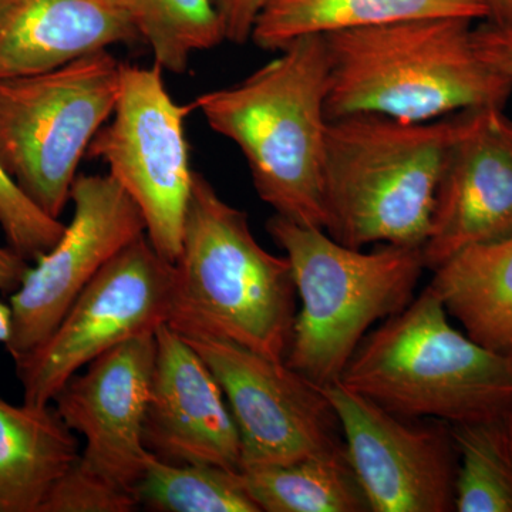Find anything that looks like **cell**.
Here are the masks:
<instances>
[{
	"mask_svg": "<svg viewBox=\"0 0 512 512\" xmlns=\"http://www.w3.org/2000/svg\"><path fill=\"white\" fill-rule=\"evenodd\" d=\"M120 63L109 50L35 76L0 80V167L59 220L77 168L116 109Z\"/></svg>",
	"mask_w": 512,
	"mask_h": 512,
	"instance_id": "obj_7",
	"label": "cell"
},
{
	"mask_svg": "<svg viewBox=\"0 0 512 512\" xmlns=\"http://www.w3.org/2000/svg\"><path fill=\"white\" fill-rule=\"evenodd\" d=\"M508 421H510V431H511V437H512V413L510 414V419H508Z\"/></svg>",
	"mask_w": 512,
	"mask_h": 512,
	"instance_id": "obj_31",
	"label": "cell"
},
{
	"mask_svg": "<svg viewBox=\"0 0 512 512\" xmlns=\"http://www.w3.org/2000/svg\"><path fill=\"white\" fill-rule=\"evenodd\" d=\"M174 264L158 254L146 234L104 266L49 336L16 360L23 402L47 406L94 359L168 322Z\"/></svg>",
	"mask_w": 512,
	"mask_h": 512,
	"instance_id": "obj_9",
	"label": "cell"
},
{
	"mask_svg": "<svg viewBox=\"0 0 512 512\" xmlns=\"http://www.w3.org/2000/svg\"><path fill=\"white\" fill-rule=\"evenodd\" d=\"M138 507L154 512H261L239 471L208 464H174L151 454L136 488Z\"/></svg>",
	"mask_w": 512,
	"mask_h": 512,
	"instance_id": "obj_22",
	"label": "cell"
},
{
	"mask_svg": "<svg viewBox=\"0 0 512 512\" xmlns=\"http://www.w3.org/2000/svg\"><path fill=\"white\" fill-rule=\"evenodd\" d=\"M512 235V120L503 107L464 111L434 202L426 269Z\"/></svg>",
	"mask_w": 512,
	"mask_h": 512,
	"instance_id": "obj_14",
	"label": "cell"
},
{
	"mask_svg": "<svg viewBox=\"0 0 512 512\" xmlns=\"http://www.w3.org/2000/svg\"><path fill=\"white\" fill-rule=\"evenodd\" d=\"M156 348V333L121 343L76 373L52 403L67 427L84 439L73 467L133 497L151 456L144 420Z\"/></svg>",
	"mask_w": 512,
	"mask_h": 512,
	"instance_id": "obj_13",
	"label": "cell"
},
{
	"mask_svg": "<svg viewBox=\"0 0 512 512\" xmlns=\"http://www.w3.org/2000/svg\"><path fill=\"white\" fill-rule=\"evenodd\" d=\"M268 234L292 266L301 311L293 320L285 363L313 383L338 382L353 353L380 320L414 298L426 264L423 248L346 247L325 229L269 218Z\"/></svg>",
	"mask_w": 512,
	"mask_h": 512,
	"instance_id": "obj_6",
	"label": "cell"
},
{
	"mask_svg": "<svg viewBox=\"0 0 512 512\" xmlns=\"http://www.w3.org/2000/svg\"><path fill=\"white\" fill-rule=\"evenodd\" d=\"M143 42L126 0H0V80Z\"/></svg>",
	"mask_w": 512,
	"mask_h": 512,
	"instance_id": "obj_16",
	"label": "cell"
},
{
	"mask_svg": "<svg viewBox=\"0 0 512 512\" xmlns=\"http://www.w3.org/2000/svg\"><path fill=\"white\" fill-rule=\"evenodd\" d=\"M433 274L430 288L467 335L512 356V235L463 249Z\"/></svg>",
	"mask_w": 512,
	"mask_h": 512,
	"instance_id": "obj_19",
	"label": "cell"
},
{
	"mask_svg": "<svg viewBox=\"0 0 512 512\" xmlns=\"http://www.w3.org/2000/svg\"><path fill=\"white\" fill-rule=\"evenodd\" d=\"M80 456L79 441L53 404L0 397V512H40Z\"/></svg>",
	"mask_w": 512,
	"mask_h": 512,
	"instance_id": "obj_17",
	"label": "cell"
},
{
	"mask_svg": "<svg viewBox=\"0 0 512 512\" xmlns=\"http://www.w3.org/2000/svg\"><path fill=\"white\" fill-rule=\"evenodd\" d=\"M156 365L144 420V444L167 463L241 471L237 423L214 373L170 326L156 332Z\"/></svg>",
	"mask_w": 512,
	"mask_h": 512,
	"instance_id": "obj_15",
	"label": "cell"
},
{
	"mask_svg": "<svg viewBox=\"0 0 512 512\" xmlns=\"http://www.w3.org/2000/svg\"><path fill=\"white\" fill-rule=\"evenodd\" d=\"M192 111V103H175L157 64L123 63L113 121L100 128L86 154L109 167L143 215L148 241L171 264L183 245L194 175L184 126Z\"/></svg>",
	"mask_w": 512,
	"mask_h": 512,
	"instance_id": "obj_8",
	"label": "cell"
},
{
	"mask_svg": "<svg viewBox=\"0 0 512 512\" xmlns=\"http://www.w3.org/2000/svg\"><path fill=\"white\" fill-rule=\"evenodd\" d=\"M225 394L237 423L242 468L284 466L345 446L325 387L302 373L225 339L184 338Z\"/></svg>",
	"mask_w": 512,
	"mask_h": 512,
	"instance_id": "obj_10",
	"label": "cell"
},
{
	"mask_svg": "<svg viewBox=\"0 0 512 512\" xmlns=\"http://www.w3.org/2000/svg\"><path fill=\"white\" fill-rule=\"evenodd\" d=\"M12 335V309L9 303L0 301V343L6 345Z\"/></svg>",
	"mask_w": 512,
	"mask_h": 512,
	"instance_id": "obj_30",
	"label": "cell"
},
{
	"mask_svg": "<svg viewBox=\"0 0 512 512\" xmlns=\"http://www.w3.org/2000/svg\"><path fill=\"white\" fill-rule=\"evenodd\" d=\"M0 227L8 247L26 261L47 254L66 225L36 207L0 167Z\"/></svg>",
	"mask_w": 512,
	"mask_h": 512,
	"instance_id": "obj_24",
	"label": "cell"
},
{
	"mask_svg": "<svg viewBox=\"0 0 512 512\" xmlns=\"http://www.w3.org/2000/svg\"><path fill=\"white\" fill-rule=\"evenodd\" d=\"M296 295L289 259L266 251L247 212L194 171L167 325L183 338L225 339L285 360Z\"/></svg>",
	"mask_w": 512,
	"mask_h": 512,
	"instance_id": "obj_3",
	"label": "cell"
},
{
	"mask_svg": "<svg viewBox=\"0 0 512 512\" xmlns=\"http://www.w3.org/2000/svg\"><path fill=\"white\" fill-rule=\"evenodd\" d=\"M471 20H404L326 35L329 120L379 114L421 123L504 107L512 79L478 52Z\"/></svg>",
	"mask_w": 512,
	"mask_h": 512,
	"instance_id": "obj_2",
	"label": "cell"
},
{
	"mask_svg": "<svg viewBox=\"0 0 512 512\" xmlns=\"http://www.w3.org/2000/svg\"><path fill=\"white\" fill-rule=\"evenodd\" d=\"M372 512L456 511L451 424L384 410L340 383L325 387Z\"/></svg>",
	"mask_w": 512,
	"mask_h": 512,
	"instance_id": "obj_12",
	"label": "cell"
},
{
	"mask_svg": "<svg viewBox=\"0 0 512 512\" xmlns=\"http://www.w3.org/2000/svg\"><path fill=\"white\" fill-rule=\"evenodd\" d=\"M487 10V22L512 26V0H480Z\"/></svg>",
	"mask_w": 512,
	"mask_h": 512,
	"instance_id": "obj_29",
	"label": "cell"
},
{
	"mask_svg": "<svg viewBox=\"0 0 512 512\" xmlns=\"http://www.w3.org/2000/svg\"><path fill=\"white\" fill-rule=\"evenodd\" d=\"M510 416L451 424L458 451L457 512H512Z\"/></svg>",
	"mask_w": 512,
	"mask_h": 512,
	"instance_id": "obj_21",
	"label": "cell"
},
{
	"mask_svg": "<svg viewBox=\"0 0 512 512\" xmlns=\"http://www.w3.org/2000/svg\"><path fill=\"white\" fill-rule=\"evenodd\" d=\"M268 0H212L220 18L224 39L234 45L251 40L259 12Z\"/></svg>",
	"mask_w": 512,
	"mask_h": 512,
	"instance_id": "obj_26",
	"label": "cell"
},
{
	"mask_svg": "<svg viewBox=\"0 0 512 512\" xmlns=\"http://www.w3.org/2000/svg\"><path fill=\"white\" fill-rule=\"evenodd\" d=\"M136 497L84 476L73 466L60 477L40 512H133Z\"/></svg>",
	"mask_w": 512,
	"mask_h": 512,
	"instance_id": "obj_25",
	"label": "cell"
},
{
	"mask_svg": "<svg viewBox=\"0 0 512 512\" xmlns=\"http://www.w3.org/2000/svg\"><path fill=\"white\" fill-rule=\"evenodd\" d=\"M463 113L421 123L379 114L329 120L323 185L330 237L355 249L423 248Z\"/></svg>",
	"mask_w": 512,
	"mask_h": 512,
	"instance_id": "obj_4",
	"label": "cell"
},
{
	"mask_svg": "<svg viewBox=\"0 0 512 512\" xmlns=\"http://www.w3.org/2000/svg\"><path fill=\"white\" fill-rule=\"evenodd\" d=\"M29 268L28 261L16 254L12 248L0 247V292L18 291Z\"/></svg>",
	"mask_w": 512,
	"mask_h": 512,
	"instance_id": "obj_28",
	"label": "cell"
},
{
	"mask_svg": "<svg viewBox=\"0 0 512 512\" xmlns=\"http://www.w3.org/2000/svg\"><path fill=\"white\" fill-rule=\"evenodd\" d=\"M456 18L487 20L480 0H268L251 40L279 52L303 36H326L404 20Z\"/></svg>",
	"mask_w": 512,
	"mask_h": 512,
	"instance_id": "obj_18",
	"label": "cell"
},
{
	"mask_svg": "<svg viewBox=\"0 0 512 512\" xmlns=\"http://www.w3.org/2000/svg\"><path fill=\"white\" fill-rule=\"evenodd\" d=\"M239 480L261 512H372L346 444L284 466L245 468Z\"/></svg>",
	"mask_w": 512,
	"mask_h": 512,
	"instance_id": "obj_20",
	"label": "cell"
},
{
	"mask_svg": "<svg viewBox=\"0 0 512 512\" xmlns=\"http://www.w3.org/2000/svg\"><path fill=\"white\" fill-rule=\"evenodd\" d=\"M474 40L480 55L512 79V26L484 23L474 28Z\"/></svg>",
	"mask_w": 512,
	"mask_h": 512,
	"instance_id": "obj_27",
	"label": "cell"
},
{
	"mask_svg": "<svg viewBox=\"0 0 512 512\" xmlns=\"http://www.w3.org/2000/svg\"><path fill=\"white\" fill-rule=\"evenodd\" d=\"M73 218L62 238L36 259L10 296L13 362L39 348L97 274L127 245L146 234L134 201L111 175H77Z\"/></svg>",
	"mask_w": 512,
	"mask_h": 512,
	"instance_id": "obj_11",
	"label": "cell"
},
{
	"mask_svg": "<svg viewBox=\"0 0 512 512\" xmlns=\"http://www.w3.org/2000/svg\"><path fill=\"white\" fill-rule=\"evenodd\" d=\"M336 383L409 419L457 424L512 413V356L454 328L429 285L367 333Z\"/></svg>",
	"mask_w": 512,
	"mask_h": 512,
	"instance_id": "obj_5",
	"label": "cell"
},
{
	"mask_svg": "<svg viewBox=\"0 0 512 512\" xmlns=\"http://www.w3.org/2000/svg\"><path fill=\"white\" fill-rule=\"evenodd\" d=\"M328 79L325 36H303L242 82L192 101L241 150L256 194L275 215L322 229Z\"/></svg>",
	"mask_w": 512,
	"mask_h": 512,
	"instance_id": "obj_1",
	"label": "cell"
},
{
	"mask_svg": "<svg viewBox=\"0 0 512 512\" xmlns=\"http://www.w3.org/2000/svg\"><path fill=\"white\" fill-rule=\"evenodd\" d=\"M144 43L160 69L187 72L194 53L224 42L212 0H126Z\"/></svg>",
	"mask_w": 512,
	"mask_h": 512,
	"instance_id": "obj_23",
	"label": "cell"
}]
</instances>
